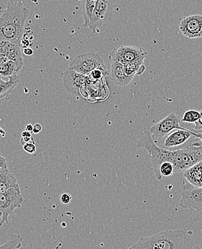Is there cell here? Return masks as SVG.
<instances>
[{
  "label": "cell",
  "mask_w": 202,
  "mask_h": 249,
  "mask_svg": "<svg viewBox=\"0 0 202 249\" xmlns=\"http://www.w3.org/2000/svg\"><path fill=\"white\" fill-rule=\"evenodd\" d=\"M110 76L113 83L119 87L127 86L133 79L125 73L123 64L118 62H111Z\"/></svg>",
  "instance_id": "obj_14"
},
{
  "label": "cell",
  "mask_w": 202,
  "mask_h": 249,
  "mask_svg": "<svg viewBox=\"0 0 202 249\" xmlns=\"http://www.w3.org/2000/svg\"><path fill=\"white\" fill-rule=\"evenodd\" d=\"M179 30L185 37L198 39L202 37V16L194 15L181 21Z\"/></svg>",
  "instance_id": "obj_11"
},
{
  "label": "cell",
  "mask_w": 202,
  "mask_h": 249,
  "mask_svg": "<svg viewBox=\"0 0 202 249\" xmlns=\"http://www.w3.org/2000/svg\"><path fill=\"white\" fill-rule=\"evenodd\" d=\"M0 218H1V217H0ZM0 226H1V221H0Z\"/></svg>",
  "instance_id": "obj_38"
},
{
  "label": "cell",
  "mask_w": 202,
  "mask_h": 249,
  "mask_svg": "<svg viewBox=\"0 0 202 249\" xmlns=\"http://www.w3.org/2000/svg\"><path fill=\"white\" fill-rule=\"evenodd\" d=\"M86 82V75L82 74L74 70H67L63 76V82L68 91L76 94H80V90Z\"/></svg>",
  "instance_id": "obj_13"
},
{
  "label": "cell",
  "mask_w": 202,
  "mask_h": 249,
  "mask_svg": "<svg viewBox=\"0 0 202 249\" xmlns=\"http://www.w3.org/2000/svg\"><path fill=\"white\" fill-rule=\"evenodd\" d=\"M145 58L137 60V61H133V62L128 63V64L124 65V70L125 73L130 77L134 78L135 76L138 74L139 70L143 65Z\"/></svg>",
  "instance_id": "obj_19"
},
{
  "label": "cell",
  "mask_w": 202,
  "mask_h": 249,
  "mask_svg": "<svg viewBox=\"0 0 202 249\" xmlns=\"http://www.w3.org/2000/svg\"><path fill=\"white\" fill-rule=\"evenodd\" d=\"M23 149L30 154H34L36 152V146H35V143H33V142H27V143L24 144Z\"/></svg>",
  "instance_id": "obj_25"
},
{
  "label": "cell",
  "mask_w": 202,
  "mask_h": 249,
  "mask_svg": "<svg viewBox=\"0 0 202 249\" xmlns=\"http://www.w3.org/2000/svg\"><path fill=\"white\" fill-rule=\"evenodd\" d=\"M71 199H72V197H71V196L70 194H68V193H64L62 194V196H61V201L63 204H69L71 202Z\"/></svg>",
  "instance_id": "obj_26"
},
{
  "label": "cell",
  "mask_w": 202,
  "mask_h": 249,
  "mask_svg": "<svg viewBox=\"0 0 202 249\" xmlns=\"http://www.w3.org/2000/svg\"><path fill=\"white\" fill-rule=\"evenodd\" d=\"M114 6V0H98L88 28L96 32L103 24L110 21L113 14Z\"/></svg>",
  "instance_id": "obj_9"
},
{
  "label": "cell",
  "mask_w": 202,
  "mask_h": 249,
  "mask_svg": "<svg viewBox=\"0 0 202 249\" xmlns=\"http://www.w3.org/2000/svg\"><path fill=\"white\" fill-rule=\"evenodd\" d=\"M98 0H85L84 23V26L89 27L93 12L95 8L96 4Z\"/></svg>",
  "instance_id": "obj_21"
},
{
  "label": "cell",
  "mask_w": 202,
  "mask_h": 249,
  "mask_svg": "<svg viewBox=\"0 0 202 249\" xmlns=\"http://www.w3.org/2000/svg\"><path fill=\"white\" fill-rule=\"evenodd\" d=\"M196 145H202V141L194 136L193 130L183 127L173 130L159 146L169 151H176Z\"/></svg>",
  "instance_id": "obj_4"
},
{
  "label": "cell",
  "mask_w": 202,
  "mask_h": 249,
  "mask_svg": "<svg viewBox=\"0 0 202 249\" xmlns=\"http://www.w3.org/2000/svg\"><path fill=\"white\" fill-rule=\"evenodd\" d=\"M192 249H202V244L197 246V247H194Z\"/></svg>",
  "instance_id": "obj_36"
},
{
  "label": "cell",
  "mask_w": 202,
  "mask_h": 249,
  "mask_svg": "<svg viewBox=\"0 0 202 249\" xmlns=\"http://www.w3.org/2000/svg\"><path fill=\"white\" fill-rule=\"evenodd\" d=\"M108 74H110V73H109L107 67H106V65H104L100 66V67L94 70L89 74H88L87 76L89 77V79H90L89 81L95 82L100 80V79H103L104 76Z\"/></svg>",
  "instance_id": "obj_22"
},
{
  "label": "cell",
  "mask_w": 202,
  "mask_h": 249,
  "mask_svg": "<svg viewBox=\"0 0 202 249\" xmlns=\"http://www.w3.org/2000/svg\"><path fill=\"white\" fill-rule=\"evenodd\" d=\"M28 16L29 10L22 0H10L0 17V39L19 43L23 37L24 26Z\"/></svg>",
  "instance_id": "obj_1"
},
{
  "label": "cell",
  "mask_w": 202,
  "mask_h": 249,
  "mask_svg": "<svg viewBox=\"0 0 202 249\" xmlns=\"http://www.w3.org/2000/svg\"><path fill=\"white\" fill-rule=\"evenodd\" d=\"M200 114H201V116H200V120H199L198 122L196 123L195 126H194V131L196 132H200L202 131V110L200 111Z\"/></svg>",
  "instance_id": "obj_28"
},
{
  "label": "cell",
  "mask_w": 202,
  "mask_h": 249,
  "mask_svg": "<svg viewBox=\"0 0 202 249\" xmlns=\"http://www.w3.org/2000/svg\"><path fill=\"white\" fill-rule=\"evenodd\" d=\"M9 61L8 58L5 56V55H3V54L0 53V66L2 65V64H5L6 62Z\"/></svg>",
  "instance_id": "obj_33"
},
{
  "label": "cell",
  "mask_w": 202,
  "mask_h": 249,
  "mask_svg": "<svg viewBox=\"0 0 202 249\" xmlns=\"http://www.w3.org/2000/svg\"><path fill=\"white\" fill-rule=\"evenodd\" d=\"M23 202V197L21 195L20 190L11 188L4 193H0V212L2 214L1 226L2 224H9V216L13 211L19 208Z\"/></svg>",
  "instance_id": "obj_6"
},
{
  "label": "cell",
  "mask_w": 202,
  "mask_h": 249,
  "mask_svg": "<svg viewBox=\"0 0 202 249\" xmlns=\"http://www.w3.org/2000/svg\"><path fill=\"white\" fill-rule=\"evenodd\" d=\"M0 168H7V160L1 155H0Z\"/></svg>",
  "instance_id": "obj_31"
},
{
  "label": "cell",
  "mask_w": 202,
  "mask_h": 249,
  "mask_svg": "<svg viewBox=\"0 0 202 249\" xmlns=\"http://www.w3.org/2000/svg\"><path fill=\"white\" fill-rule=\"evenodd\" d=\"M11 188L19 190L17 178L7 168H0V193Z\"/></svg>",
  "instance_id": "obj_15"
},
{
  "label": "cell",
  "mask_w": 202,
  "mask_h": 249,
  "mask_svg": "<svg viewBox=\"0 0 202 249\" xmlns=\"http://www.w3.org/2000/svg\"><path fill=\"white\" fill-rule=\"evenodd\" d=\"M31 136H32L31 132L27 131V130H25V131L22 132V137H31Z\"/></svg>",
  "instance_id": "obj_34"
},
{
  "label": "cell",
  "mask_w": 202,
  "mask_h": 249,
  "mask_svg": "<svg viewBox=\"0 0 202 249\" xmlns=\"http://www.w3.org/2000/svg\"><path fill=\"white\" fill-rule=\"evenodd\" d=\"M20 142L22 145H23L24 144L27 143V142H33V143H35V141H34L33 136H31V137H22L21 138Z\"/></svg>",
  "instance_id": "obj_30"
},
{
  "label": "cell",
  "mask_w": 202,
  "mask_h": 249,
  "mask_svg": "<svg viewBox=\"0 0 202 249\" xmlns=\"http://www.w3.org/2000/svg\"><path fill=\"white\" fill-rule=\"evenodd\" d=\"M201 114L200 112H198L197 110H191L186 111L184 112L183 118L182 119V122L186 123V124H194L198 122L200 120Z\"/></svg>",
  "instance_id": "obj_23"
},
{
  "label": "cell",
  "mask_w": 202,
  "mask_h": 249,
  "mask_svg": "<svg viewBox=\"0 0 202 249\" xmlns=\"http://www.w3.org/2000/svg\"><path fill=\"white\" fill-rule=\"evenodd\" d=\"M128 249H132V247H130V248H129Z\"/></svg>",
  "instance_id": "obj_39"
},
{
  "label": "cell",
  "mask_w": 202,
  "mask_h": 249,
  "mask_svg": "<svg viewBox=\"0 0 202 249\" xmlns=\"http://www.w3.org/2000/svg\"><path fill=\"white\" fill-rule=\"evenodd\" d=\"M137 147L143 148L147 151L151 157L152 169L155 177L158 180L162 179L160 174V166L166 160V149L157 145L152 139V135L150 132V127H145L140 133V137L137 141Z\"/></svg>",
  "instance_id": "obj_3"
},
{
  "label": "cell",
  "mask_w": 202,
  "mask_h": 249,
  "mask_svg": "<svg viewBox=\"0 0 202 249\" xmlns=\"http://www.w3.org/2000/svg\"><path fill=\"white\" fill-rule=\"evenodd\" d=\"M0 217H2V214H1V212H0Z\"/></svg>",
  "instance_id": "obj_37"
},
{
  "label": "cell",
  "mask_w": 202,
  "mask_h": 249,
  "mask_svg": "<svg viewBox=\"0 0 202 249\" xmlns=\"http://www.w3.org/2000/svg\"><path fill=\"white\" fill-rule=\"evenodd\" d=\"M192 235L191 231H165L143 237L131 247L133 249H192L194 247Z\"/></svg>",
  "instance_id": "obj_2"
},
{
  "label": "cell",
  "mask_w": 202,
  "mask_h": 249,
  "mask_svg": "<svg viewBox=\"0 0 202 249\" xmlns=\"http://www.w3.org/2000/svg\"><path fill=\"white\" fill-rule=\"evenodd\" d=\"M22 241L23 238L21 235L14 234L10 237L7 242L0 246V249H19L22 246Z\"/></svg>",
  "instance_id": "obj_20"
},
{
  "label": "cell",
  "mask_w": 202,
  "mask_h": 249,
  "mask_svg": "<svg viewBox=\"0 0 202 249\" xmlns=\"http://www.w3.org/2000/svg\"><path fill=\"white\" fill-rule=\"evenodd\" d=\"M184 176L191 185L202 187V160L184 172Z\"/></svg>",
  "instance_id": "obj_16"
},
{
  "label": "cell",
  "mask_w": 202,
  "mask_h": 249,
  "mask_svg": "<svg viewBox=\"0 0 202 249\" xmlns=\"http://www.w3.org/2000/svg\"><path fill=\"white\" fill-rule=\"evenodd\" d=\"M180 206L191 211L202 212V187L187 183L182 192Z\"/></svg>",
  "instance_id": "obj_10"
},
{
  "label": "cell",
  "mask_w": 202,
  "mask_h": 249,
  "mask_svg": "<svg viewBox=\"0 0 202 249\" xmlns=\"http://www.w3.org/2000/svg\"><path fill=\"white\" fill-rule=\"evenodd\" d=\"M22 70V67L14 61L9 60L5 64L0 66V77L10 79L12 76H16L17 73Z\"/></svg>",
  "instance_id": "obj_18"
},
{
  "label": "cell",
  "mask_w": 202,
  "mask_h": 249,
  "mask_svg": "<svg viewBox=\"0 0 202 249\" xmlns=\"http://www.w3.org/2000/svg\"><path fill=\"white\" fill-rule=\"evenodd\" d=\"M181 120L174 112L168 115L160 122L150 127V132L152 135L154 142L158 145L161 141L164 140L168 135L170 134L176 129H182L181 126Z\"/></svg>",
  "instance_id": "obj_7"
},
{
  "label": "cell",
  "mask_w": 202,
  "mask_h": 249,
  "mask_svg": "<svg viewBox=\"0 0 202 249\" xmlns=\"http://www.w3.org/2000/svg\"><path fill=\"white\" fill-rule=\"evenodd\" d=\"M25 130L29 132H33V130H34V126H33L32 124H27L26 127H25Z\"/></svg>",
  "instance_id": "obj_35"
},
{
  "label": "cell",
  "mask_w": 202,
  "mask_h": 249,
  "mask_svg": "<svg viewBox=\"0 0 202 249\" xmlns=\"http://www.w3.org/2000/svg\"><path fill=\"white\" fill-rule=\"evenodd\" d=\"M31 41H30L29 39L25 38V37H23V38L21 39L20 42H19V46H20L21 49H25V48H29L31 47Z\"/></svg>",
  "instance_id": "obj_27"
},
{
  "label": "cell",
  "mask_w": 202,
  "mask_h": 249,
  "mask_svg": "<svg viewBox=\"0 0 202 249\" xmlns=\"http://www.w3.org/2000/svg\"><path fill=\"white\" fill-rule=\"evenodd\" d=\"M19 83V79L17 75L12 76L7 80L0 77V100L8 97Z\"/></svg>",
  "instance_id": "obj_17"
},
{
  "label": "cell",
  "mask_w": 202,
  "mask_h": 249,
  "mask_svg": "<svg viewBox=\"0 0 202 249\" xmlns=\"http://www.w3.org/2000/svg\"><path fill=\"white\" fill-rule=\"evenodd\" d=\"M0 53L5 55L10 61L18 64L22 68L23 67V54L19 43H12L0 39Z\"/></svg>",
  "instance_id": "obj_12"
},
{
  "label": "cell",
  "mask_w": 202,
  "mask_h": 249,
  "mask_svg": "<svg viewBox=\"0 0 202 249\" xmlns=\"http://www.w3.org/2000/svg\"><path fill=\"white\" fill-rule=\"evenodd\" d=\"M148 55L146 49L137 46H122L118 49H115L109 55V59L111 62H118L125 64L137 60L145 58Z\"/></svg>",
  "instance_id": "obj_8"
},
{
  "label": "cell",
  "mask_w": 202,
  "mask_h": 249,
  "mask_svg": "<svg viewBox=\"0 0 202 249\" xmlns=\"http://www.w3.org/2000/svg\"><path fill=\"white\" fill-rule=\"evenodd\" d=\"M105 65L102 55L100 52H91L78 55L71 61L70 70L88 75L100 66Z\"/></svg>",
  "instance_id": "obj_5"
},
{
  "label": "cell",
  "mask_w": 202,
  "mask_h": 249,
  "mask_svg": "<svg viewBox=\"0 0 202 249\" xmlns=\"http://www.w3.org/2000/svg\"><path fill=\"white\" fill-rule=\"evenodd\" d=\"M22 54L25 55V56H31L34 55V50L32 48H25V49H22Z\"/></svg>",
  "instance_id": "obj_29"
},
{
  "label": "cell",
  "mask_w": 202,
  "mask_h": 249,
  "mask_svg": "<svg viewBox=\"0 0 202 249\" xmlns=\"http://www.w3.org/2000/svg\"><path fill=\"white\" fill-rule=\"evenodd\" d=\"M42 131V125L40 124H36L34 126V130H33V133H35V134H37V133H40Z\"/></svg>",
  "instance_id": "obj_32"
},
{
  "label": "cell",
  "mask_w": 202,
  "mask_h": 249,
  "mask_svg": "<svg viewBox=\"0 0 202 249\" xmlns=\"http://www.w3.org/2000/svg\"><path fill=\"white\" fill-rule=\"evenodd\" d=\"M175 173L174 166L170 162L165 161L160 166V174L161 177L168 178L172 176Z\"/></svg>",
  "instance_id": "obj_24"
},
{
  "label": "cell",
  "mask_w": 202,
  "mask_h": 249,
  "mask_svg": "<svg viewBox=\"0 0 202 249\" xmlns=\"http://www.w3.org/2000/svg\"></svg>",
  "instance_id": "obj_40"
}]
</instances>
